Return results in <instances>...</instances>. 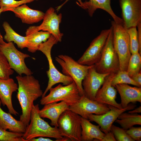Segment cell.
Returning a JSON list of instances; mask_svg holds the SVG:
<instances>
[{"instance_id":"74e56055","label":"cell","mask_w":141,"mask_h":141,"mask_svg":"<svg viewBox=\"0 0 141 141\" xmlns=\"http://www.w3.org/2000/svg\"><path fill=\"white\" fill-rule=\"evenodd\" d=\"M54 141L52 139L48 138L40 137L37 138H34L31 139L30 141Z\"/></svg>"},{"instance_id":"d590c367","label":"cell","mask_w":141,"mask_h":141,"mask_svg":"<svg viewBox=\"0 0 141 141\" xmlns=\"http://www.w3.org/2000/svg\"><path fill=\"white\" fill-rule=\"evenodd\" d=\"M137 35L139 45V52L141 55V22H139L137 25Z\"/></svg>"},{"instance_id":"ba28073f","label":"cell","mask_w":141,"mask_h":141,"mask_svg":"<svg viewBox=\"0 0 141 141\" xmlns=\"http://www.w3.org/2000/svg\"><path fill=\"white\" fill-rule=\"evenodd\" d=\"M49 91V93L40 99L41 105L64 101L70 106L76 103L81 97L77 86L74 81L64 86L59 84L55 87L51 88Z\"/></svg>"},{"instance_id":"5b68a950","label":"cell","mask_w":141,"mask_h":141,"mask_svg":"<svg viewBox=\"0 0 141 141\" xmlns=\"http://www.w3.org/2000/svg\"><path fill=\"white\" fill-rule=\"evenodd\" d=\"M94 66L96 70L101 74H115L120 70L119 57L113 44L111 26L100 58Z\"/></svg>"},{"instance_id":"d6a6232c","label":"cell","mask_w":141,"mask_h":141,"mask_svg":"<svg viewBox=\"0 0 141 141\" xmlns=\"http://www.w3.org/2000/svg\"><path fill=\"white\" fill-rule=\"evenodd\" d=\"M110 131L113 134L116 141H134L127 134L126 130L122 128L113 124Z\"/></svg>"},{"instance_id":"5bb4252c","label":"cell","mask_w":141,"mask_h":141,"mask_svg":"<svg viewBox=\"0 0 141 141\" xmlns=\"http://www.w3.org/2000/svg\"><path fill=\"white\" fill-rule=\"evenodd\" d=\"M62 19L61 13L57 14L54 9L50 7L45 13L41 24L38 26L33 27L36 31L42 30L48 32L54 37L58 42H61L63 35L59 29V25Z\"/></svg>"},{"instance_id":"f546056e","label":"cell","mask_w":141,"mask_h":141,"mask_svg":"<svg viewBox=\"0 0 141 141\" xmlns=\"http://www.w3.org/2000/svg\"><path fill=\"white\" fill-rule=\"evenodd\" d=\"M137 27H132L127 29L130 43V49L132 54L139 52V45Z\"/></svg>"},{"instance_id":"9c48e42d","label":"cell","mask_w":141,"mask_h":141,"mask_svg":"<svg viewBox=\"0 0 141 141\" xmlns=\"http://www.w3.org/2000/svg\"><path fill=\"white\" fill-rule=\"evenodd\" d=\"M0 51L7 59L11 68L20 76L23 74L31 75L33 73L26 66L25 61L26 58L29 57L28 54L18 50L12 42L0 44Z\"/></svg>"},{"instance_id":"ab89813d","label":"cell","mask_w":141,"mask_h":141,"mask_svg":"<svg viewBox=\"0 0 141 141\" xmlns=\"http://www.w3.org/2000/svg\"><path fill=\"white\" fill-rule=\"evenodd\" d=\"M133 110L129 111L128 113L131 114H135L138 113H141V106H140L138 107L135 108L133 109Z\"/></svg>"},{"instance_id":"cb8c5ba5","label":"cell","mask_w":141,"mask_h":141,"mask_svg":"<svg viewBox=\"0 0 141 141\" xmlns=\"http://www.w3.org/2000/svg\"><path fill=\"white\" fill-rule=\"evenodd\" d=\"M81 141H91L94 140L101 141L105 134L101 131L99 125L91 123L88 119L81 118Z\"/></svg>"},{"instance_id":"2e32d148","label":"cell","mask_w":141,"mask_h":141,"mask_svg":"<svg viewBox=\"0 0 141 141\" xmlns=\"http://www.w3.org/2000/svg\"><path fill=\"white\" fill-rule=\"evenodd\" d=\"M115 74H110L106 77L102 87L97 91L94 100L100 103L122 109L123 108L120 103H118L116 101L117 91L111 84L112 79Z\"/></svg>"},{"instance_id":"277c9868","label":"cell","mask_w":141,"mask_h":141,"mask_svg":"<svg viewBox=\"0 0 141 141\" xmlns=\"http://www.w3.org/2000/svg\"><path fill=\"white\" fill-rule=\"evenodd\" d=\"M113 33V44L118 56L120 70L126 71L131 55L130 49L129 36L123 24L114 21L111 22Z\"/></svg>"},{"instance_id":"ac0fdd59","label":"cell","mask_w":141,"mask_h":141,"mask_svg":"<svg viewBox=\"0 0 141 141\" xmlns=\"http://www.w3.org/2000/svg\"><path fill=\"white\" fill-rule=\"evenodd\" d=\"M69 107L64 101L50 103L44 105L41 109H39V114L41 118L49 119L51 125L58 127L57 121L60 116L64 111L68 109Z\"/></svg>"},{"instance_id":"52a82bcc","label":"cell","mask_w":141,"mask_h":141,"mask_svg":"<svg viewBox=\"0 0 141 141\" xmlns=\"http://www.w3.org/2000/svg\"><path fill=\"white\" fill-rule=\"evenodd\" d=\"M81 117L68 109L60 116L58 127L62 136L69 141H81Z\"/></svg>"},{"instance_id":"4fadbf2b","label":"cell","mask_w":141,"mask_h":141,"mask_svg":"<svg viewBox=\"0 0 141 141\" xmlns=\"http://www.w3.org/2000/svg\"><path fill=\"white\" fill-rule=\"evenodd\" d=\"M110 110L102 115L90 114L88 116V119L97 123L101 130L106 134L110 131V128L114 122L122 113L127 110L133 109L136 105L130 103L125 108L119 109L115 107L108 105Z\"/></svg>"},{"instance_id":"83f0119b","label":"cell","mask_w":141,"mask_h":141,"mask_svg":"<svg viewBox=\"0 0 141 141\" xmlns=\"http://www.w3.org/2000/svg\"><path fill=\"white\" fill-rule=\"evenodd\" d=\"M121 84H131L139 87L141 86L131 78L126 71L119 70L114 76L111 84L115 87L117 85Z\"/></svg>"},{"instance_id":"484cf974","label":"cell","mask_w":141,"mask_h":141,"mask_svg":"<svg viewBox=\"0 0 141 141\" xmlns=\"http://www.w3.org/2000/svg\"><path fill=\"white\" fill-rule=\"evenodd\" d=\"M115 122L126 130L135 125H141V115L137 113H123L118 117Z\"/></svg>"},{"instance_id":"f35d334b","label":"cell","mask_w":141,"mask_h":141,"mask_svg":"<svg viewBox=\"0 0 141 141\" xmlns=\"http://www.w3.org/2000/svg\"><path fill=\"white\" fill-rule=\"evenodd\" d=\"M69 0H66L62 4L59 6L57 8L56 10L57 11H58L61 7L64 5ZM78 1V2H76L77 4L78 5H81L82 3L81 0H77Z\"/></svg>"},{"instance_id":"e575fe53","label":"cell","mask_w":141,"mask_h":141,"mask_svg":"<svg viewBox=\"0 0 141 141\" xmlns=\"http://www.w3.org/2000/svg\"><path fill=\"white\" fill-rule=\"evenodd\" d=\"M116 139L112 132L110 131L106 134L101 141H116Z\"/></svg>"},{"instance_id":"d4e9b609","label":"cell","mask_w":141,"mask_h":141,"mask_svg":"<svg viewBox=\"0 0 141 141\" xmlns=\"http://www.w3.org/2000/svg\"><path fill=\"white\" fill-rule=\"evenodd\" d=\"M3 27L5 32L4 37V40L8 42H14L21 49L27 48L28 40L27 36H23L17 33L7 22H3Z\"/></svg>"},{"instance_id":"4dcf8cb0","label":"cell","mask_w":141,"mask_h":141,"mask_svg":"<svg viewBox=\"0 0 141 141\" xmlns=\"http://www.w3.org/2000/svg\"><path fill=\"white\" fill-rule=\"evenodd\" d=\"M23 134L8 131L0 127V141H26L22 137Z\"/></svg>"},{"instance_id":"6da1fadb","label":"cell","mask_w":141,"mask_h":141,"mask_svg":"<svg viewBox=\"0 0 141 141\" xmlns=\"http://www.w3.org/2000/svg\"><path fill=\"white\" fill-rule=\"evenodd\" d=\"M16 78L18 83L17 98L22 110L19 120L27 126L30 122L33 102L43 93L39 81L32 75H18Z\"/></svg>"},{"instance_id":"d6986e66","label":"cell","mask_w":141,"mask_h":141,"mask_svg":"<svg viewBox=\"0 0 141 141\" xmlns=\"http://www.w3.org/2000/svg\"><path fill=\"white\" fill-rule=\"evenodd\" d=\"M8 11L13 12L23 23L28 24L37 23L43 20L45 14L42 11L31 9L26 4L10 8Z\"/></svg>"},{"instance_id":"e0dca14e","label":"cell","mask_w":141,"mask_h":141,"mask_svg":"<svg viewBox=\"0 0 141 141\" xmlns=\"http://www.w3.org/2000/svg\"><path fill=\"white\" fill-rule=\"evenodd\" d=\"M18 86L12 78L0 79V99L3 106L6 105L9 113L15 116L19 113L14 108L12 101L13 92L17 91Z\"/></svg>"},{"instance_id":"8d00e7d4","label":"cell","mask_w":141,"mask_h":141,"mask_svg":"<svg viewBox=\"0 0 141 141\" xmlns=\"http://www.w3.org/2000/svg\"><path fill=\"white\" fill-rule=\"evenodd\" d=\"M135 82L141 86V71L131 77Z\"/></svg>"},{"instance_id":"603a6c76","label":"cell","mask_w":141,"mask_h":141,"mask_svg":"<svg viewBox=\"0 0 141 141\" xmlns=\"http://www.w3.org/2000/svg\"><path fill=\"white\" fill-rule=\"evenodd\" d=\"M27 37L28 51L34 53L38 50L40 45L46 41L51 34L48 32L35 30L33 26L29 27L25 33Z\"/></svg>"},{"instance_id":"60d3db41","label":"cell","mask_w":141,"mask_h":141,"mask_svg":"<svg viewBox=\"0 0 141 141\" xmlns=\"http://www.w3.org/2000/svg\"><path fill=\"white\" fill-rule=\"evenodd\" d=\"M1 13L2 12L0 9V15ZM5 43H6L4 41L3 37L0 32V44L4 45L5 44Z\"/></svg>"},{"instance_id":"ffe728a7","label":"cell","mask_w":141,"mask_h":141,"mask_svg":"<svg viewBox=\"0 0 141 141\" xmlns=\"http://www.w3.org/2000/svg\"><path fill=\"white\" fill-rule=\"evenodd\" d=\"M114 87L120 95L123 108L130 103H141V87H133L126 84H118Z\"/></svg>"},{"instance_id":"7a4b0ae2","label":"cell","mask_w":141,"mask_h":141,"mask_svg":"<svg viewBox=\"0 0 141 141\" xmlns=\"http://www.w3.org/2000/svg\"><path fill=\"white\" fill-rule=\"evenodd\" d=\"M39 105H33L31 112L30 123L26 127L22 137L26 141L40 137L54 138L56 141L69 140L63 137L57 127H52L39 115Z\"/></svg>"},{"instance_id":"836d02e7","label":"cell","mask_w":141,"mask_h":141,"mask_svg":"<svg viewBox=\"0 0 141 141\" xmlns=\"http://www.w3.org/2000/svg\"><path fill=\"white\" fill-rule=\"evenodd\" d=\"M126 131L127 134L134 141H141V127H133Z\"/></svg>"},{"instance_id":"30bf717a","label":"cell","mask_w":141,"mask_h":141,"mask_svg":"<svg viewBox=\"0 0 141 141\" xmlns=\"http://www.w3.org/2000/svg\"><path fill=\"white\" fill-rule=\"evenodd\" d=\"M68 109L87 119L90 114L102 115L110 110L108 105L90 99L84 94L76 103L70 106Z\"/></svg>"},{"instance_id":"8992f818","label":"cell","mask_w":141,"mask_h":141,"mask_svg":"<svg viewBox=\"0 0 141 141\" xmlns=\"http://www.w3.org/2000/svg\"><path fill=\"white\" fill-rule=\"evenodd\" d=\"M55 59L61 66L63 74L73 79L77 86L81 96L84 94L82 82L89 69L93 65L89 66L81 64L66 55H59Z\"/></svg>"},{"instance_id":"7402d4cb","label":"cell","mask_w":141,"mask_h":141,"mask_svg":"<svg viewBox=\"0 0 141 141\" xmlns=\"http://www.w3.org/2000/svg\"><path fill=\"white\" fill-rule=\"evenodd\" d=\"M1 103L0 99V127L10 132L24 133L26 126L20 120L15 119L10 113L4 111L1 107Z\"/></svg>"},{"instance_id":"9a60e30c","label":"cell","mask_w":141,"mask_h":141,"mask_svg":"<svg viewBox=\"0 0 141 141\" xmlns=\"http://www.w3.org/2000/svg\"><path fill=\"white\" fill-rule=\"evenodd\" d=\"M109 74L98 72L94 65L90 68L82 82L85 96L90 99L94 100L97 91L102 85L106 77Z\"/></svg>"},{"instance_id":"7c38bea8","label":"cell","mask_w":141,"mask_h":141,"mask_svg":"<svg viewBox=\"0 0 141 141\" xmlns=\"http://www.w3.org/2000/svg\"><path fill=\"white\" fill-rule=\"evenodd\" d=\"M123 24L126 29L141 22V0H119Z\"/></svg>"},{"instance_id":"1f68e13d","label":"cell","mask_w":141,"mask_h":141,"mask_svg":"<svg viewBox=\"0 0 141 141\" xmlns=\"http://www.w3.org/2000/svg\"><path fill=\"white\" fill-rule=\"evenodd\" d=\"M38 0H0V9L2 12L8 11L11 8L19 6Z\"/></svg>"},{"instance_id":"8fae6325","label":"cell","mask_w":141,"mask_h":141,"mask_svg":"<svg viewBox=\"0 0 141 141\" xmlns=\"http://www.w3.org/2000/svg\"><path fill=\"white\" fill-rule=\"evenodd\" d=\"M110 31V28L102 30L92 41L77 62L82 65L89 66L94 65L100 58Z\"/></svg>"},{"instance_id":"3957f363","label":"cell","mask_w":141,"mask_h":141,"mask_svg":"<svg viewBox=\"0 0 141 141\" xmlns=\"http://www.w3.org/2000/svg\"><path fill=\"white\" fill-rule=\"evenodd\" d=\"M58 42L55 38L51 34L46 41L40 45L38 49V50L41 51L46 56L49 65V70L46 72L49 79L48 84L42 97L45 96L50 89L55 84L62 83L63 85H66L73 81L71 77L60 72L53 63L51 54V50L53 46Z\"/></svg>"},{"instance_id":"4316f807","label":"cell","mask_w":141,"mask_h":141,"mask_svg":"<svg viewBox=\"0 0 141 141\" xmlns=\"http://www.w3.org/2000/svg\"><path fill=\"white\" fill-rule=\"evenodd\" d=\"M141 56L139 52L132 54L130 58L126 71L132 77L141 71Z\"/></svg>"},{"instance_id":"44dd1931","label":"cell","mask_w":141,"mask_h":141,"mask_svg":"<svg viewBox=\"0 0 141 141\" xmlns=\"http://www.w3.org/2000/svg\"><path fill=\"white\" fill-rule=\"evenodd\" d=\"M110 4L111 0H89L83 2L81 5L79 6L86 10L90 16H93L97 9H100L109 14L116 22L123 23L122 19L117 16L113 12Z\"/></svg>"},{"instance_id":"f1b7e54d","label":"cell","mask_w":141,"mask_h":141,"mask_svg":"<svg viewBox=\"0 0 141 141\" xmlns=\"http://www.w3.org/2000/svg\"><path fill=\"white\" fill-rule=\"evenodd\" d=\"M14 72L6 58L0 51V79H8Z\"/></svg>"}]
</instances>
